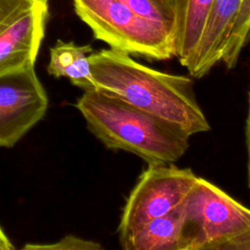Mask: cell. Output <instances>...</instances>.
Listing matches in <instances>:
<instances>
[{
	"instance_id": "14",
	"label": "cell",
	"mask_w": 250,
	"mask_h": 250,
	"mask_svg": "<svg viewBox=\"0 0 250 250\" xmlns=\"http://www.w3.org/2000/svg\"><path fill=\"white\" fill-rule=\"evenodd\" d=\"M24 249H52V250H100L102 245L92 241L77 237L72 234L65 235L61 240L51 244H26Z\"/></svg>"
},
{
	"instance_id": "1",
	"label": "cell",
	"mask_w": 250,
	"mask_h": 250,
	"mask_svg": "<svg viewBox=\"0 0 250 250\" xmlns=\"http://www.w3.org/2000/svg\"><path fill=\"white\" fill-rule=\"evenodd\" d=\"M89 62L96 89L166 120L189 137L210 130L190 78L148 67L112 48L92 52Z\"/></svg>"
},
{
	"instance_id": "15",
	"label": "cell",
	"mask_w": 250,
	"mask_h": 250,
	"mask_svg": "<svg viewBox=\"0 0 250 250\" xmlns=\"http://www.w3.org/2000/svg\"><path fill=\"white\" fill-rule=\"evenodd\" d=\"M245 137H246V148H247V180H248V186L250 188V90L248 93V113L246 118Z\"/></svg>"
},
{
	"instance_id": "7",
	"label": "cell",
	"mask_w": 250,
	"mask_h": 250,
	"mask_svg": "<svg viewBox=\"0 0 250 250\" xmlns=\"http://www.w3.org/2000/svg\"><path fill=\"white\" fill-rule=\"evenodd\" d=\"M47 108L48 97L34 66L0 75V147L14 146Z\"/></svg>"
},
{
	"instance_id": "8",
	"label": "cell",
	"mask_w": 250,
	"mask_h": 250,
	"mask_svg": "<svg viewBox=\"0 0 250 250\" xmlns=\"http://www.w3.org/2000/svg\"><path fill=\"white\" fill-rule=\"evenodd\" d=\"M242 0H215L203 34L187 67L193 78L206 75L222 61Z\"/></svg>"
},
{
	"instance_id": "4",
	"label": "cell",
	"mask_w": 250,
	"mask_h": 250,
	"mask_svg": "<svg viewBox=\"0 0 250 250\" xmlns=\"http://www.w3.org/2000/svg\"><path fill=\"white\" fill-rule=\"evenodd\" d=\"M185 250H227L250 231V209L197 177L184 203Z\"/></svg>"
},
{
	"instance_id": "10",
	"label": "cell",
	"mask_w": 250,
	"mask_h": 250,
	"mask_svg": "<svg viewBox=\"0 0 250 250\" xmlns=\"http://www.w3.org/2000/svg\"><path fill=\"white\" fill-rule=\"evenodd\" d=\"M215 0H174L175 57L188 67L198 46Z\"/></svg>"
},
{
	"instance_id": "16",
	"label": "cell",
	"mask_w": 250,
	"mask_h": 250,
	"mask_svg": "<svg viewBox=\"0 0 250 250\" xmlns=\"http://www.w3.org/2000/svg\"><path fill=\"white\" fill-rule=\"evenodd\" d=\"M15 247L11 243L10 239L0 228V250H12Z\"/></svg>"
},
{
	"instance_id": "3",
	"label": "cell",
	"mask_w": 250,
	"mask_h": 250,
	"mask_svg": "<svg viewBox=\"0 0 250 250\" xmlns=\"http://www.w3.org/2000/svg\"><path fill=\"white\" fill-rule=\"evenodd\" d=\"M79 19L110 48L149 60L175 56L174 32L118 0H72Z\"/></svg>"
},
{
	"instance_id": "13",
	"label": "cell",
	"mask_w": 250,
	"mask_h": 250,
	"mask_svg": "<svg viewBox=\"0 0 250 250\" xmlns=\"http://www.w3.org/2000/svg\"><path fill=\"white\" fill-rule=\"evenodd\" d=\"M133 11L147 19L158 21L171 29L175 35L174 0H118Z\"/></svg>"
},
{
	"instance_id": "12",
	"label": "cell",
	"mask_w": 250,
	"mask_h": 250,
	"mask_svg": "<svg viewBox=\"0 0 250 250\" xmlns=\"http://www.w3.org/2000/svg\"><path fill=\"white\" fill-rule=\"evenodd\" d=\"M250 40V0H242L235 23L230 32L222 61L227 68H233L244 46Z\"/></svg>"
},
{
	"instance_id": "5",
	"label": "cell",
	"mask_w": 250,
	"mask_h": 250,
	"mask_svg": "<svg viewBox=\"0 0 250 250\" xmlns=\"http://www.w3.org/2000/svg\"><path fill=\"white\" fill-rule=\"evenodd\" d=\"M196 180L191 169L173 163H147L127 197L118 225L119 238L180 206Z\"/></svg>"
},
{
	"instance_id": "9",
	"label": "cell",
	"mask_w": 250,
	"mask_h": 250,
	"mask_svg": "<svg viewBox=\"0 0 250 250\" xmlns=\"http://www.w3.org/2000/svg\"><path fill=\"white\" fill-rule=\"evenodd\" d=\"M183 203L120 237L121 247L124 250H185L186 217Z\"/></svg>"
},
{
	"instance_id": "11",
	"label": "cell",
	"mask_w": 250,
	"mask_h": 250,
	"mask_svg": "<svg viewBox=\"0 0 250 250\" xmlns=\"http://www.w3.org/2000/svg\"><path fill=\"white\" fill-rule=\"evenodd\" d=\"M92 52L91 45H77L72 41L58 40L50 49L47 71L57 78H67L74 86L84 91L94 90L96 85L89 62V55Z\"/></svg>"
},
{
	"instance_id": "2",
	"label": "cell",
	"mask_w": 250,
	"mask_h": 250,
	"mask_svg": "<svg viewBox=\"0 0 250 250\" xmlns=\"http://www.w3.org/2000/svg\"><path fill=\"white\" fill-rule=\"evenodd\" d=\"M76 107L107 148L134 153L146 163H174L188 148L184 131L101 90L84 91Z\"/></svg>"
},
{
	"instance_id": "6",
	"label": "cell",
	"mask_w": 250,
	"mask_h": 250,
	"mask_svg": "<svg viewBox=\"0 0 250 250\" xmlns=\"http://www.w3.org/2000/svg\"><path fill=\"white\" fill-rule=\"evenodd\" d=\"M49 0H0V75L34 66Z\"/></svg>"
}]
</instances>
